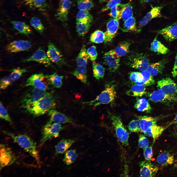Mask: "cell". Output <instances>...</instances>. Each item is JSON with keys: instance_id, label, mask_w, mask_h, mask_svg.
<instances>
[{"instance_id": "33", "label": "cell", "mask_w": 177, "mask_h": 177, "mask_svg": "<svg viewBox=\"0 0 177 177\" xmlns=\"http://www.w3.org/2000/svg\"><path fill=\"white\" fill-rule=\"evenodd\" d=\"M89 59L85 46L83 45L81 47L76 58L77 66L86 67Z\"/></svg>"}, {"instance_id": "46", "label": "cell", "mask_w": 177, "mask_h": 177, "mask_svg": "<svg viewBox=\"0 0 177 177\" xmlns=\"http://www.w3.org/2000/svg\"><path fill=\"white\" fill-rule=\"evenodd\" d=\"M9 76L13 82L19 79L23 74L27 71L26 69L15 68L11 70Z\"/></svg>"}, {"instance_id": "32", "label": "cell", "mask_w": 177, "mask_h": 177, "mask_svg": "<svg viewBox=\"0 0 177 177\" xmlns=\"http://www.w3.org/2000/svg\"><path fill=\"white\" fill-rule=\"evenodd\" d=\"M151 51L158 54H165L169 51L168 49L157 39L156 37L151 43Z\"/></svg>"}, {"instance_id": "60", "label": "cell", "mask_w": 177, "mask_h": 177, "mask_svg": "<svg viewBox=\"0 0 177 177\" xmlns=\"http://www.w3.org/2000/svg\"><path fill=\"white\" fill-rule=\"evenodd\" d=\"M107 0H99V1L100 3H102Z\"/></svg>"}, {"instance_id": "26", "label": "cell", "mask_w": 177, "mask_h": 177, "mask_svg": "<svg viewBox=\"0 0 177 177\" xmlns=\"http://www.w3.org/2000/svg\"><path fill=\"white\" fill-rule=\"evenodd\" d=\"M75 141L73 139H63L61 140L55 147V155L62 154L65 152Z\"/></svg>"}, {"instance_id": "49", "label": "cell", "mask_w": 177, "mask_h": 177, "mask_svg": "<svg viewBox=\"0 0 177 177\" xmlns=\"http://www.w3.org/2000/svg\"><path fill=\"white\" fill-rule=\"evenodd\" d=\"M0 117L1 118L5 120L10 123H12V120L7 110L1 102L0 103Z\"/></svg>"}, {"instance_id": "36", "label": "cell", "mask_w": 177, "mask_h": 177, "mask_svg": "<svg viewBox=\"0 0 177 177\" xmlns=\"http://www.w3.org/2000/svg\"><path fill=\"white\" fill-rule=\"evenodd\" d=\"M73 74L83 83L86 84L87 83V70L86 67L77 66L73 72Z\"/></svg>"}, {"instance_id": "18", "label": "cell", "mask_w": 177, "mask_h": 177, "mask_svg": "<svg viewBox=\"0 0 177 177\" xmlns=\"http://www.w3.org/2000/svg\"><path fill=\"white\" fill-rule=\"evenodd\" d=\"M119 26L118 20L117 19H112L107 22V30L104 32L105 43H110L112 41L117 32Z\"/></svg>"}, {"instance_id": "31", "label": "cell", "mask_w": 177, "mask_h": 177, "mask_svg": "<svg viewBox=\"0 0 177 177\" xmlns=\"http://www.w3.org/2000/svg\"><path fill=\"white\" fill-rule=\"evenodd\" d=\"M134 106L138 111L140 112L149 113L152 110L151 107L148 101L146 99L144 98L138 99Z\"/></svg>"}, {"instance_id": "34", "label": "cell", "mask_w": 177, "mask_h": 177, "mask_svg": "<svg viewBox=\"0 0 177 177\" xmlns=\"http://www.w3.org/2000/svg\"><path fill=\"white\" fill-rule=\"evenodd\" d=\"M46 79L49 84L56 88H59L62 86L63 76L54 73L50 75H46Z\"/></svg>"}, {"instance_id": "20", "label": "cell", "mask_w": 177, "mask_h": 177, "mask_svg": "<svg viewBox=\"0 0 177 177\" xmlns=\"http://www.w3.org/2000/svg\"><path fill=\"white\" fill-rule=\"evenodd\" d=\"M48 114L50 117L49 120L48 122L50 123H56L60 124L72 122L71 118L53 109L50 110L48 112Z\"/></svg>"}, {"instance_id": "56", "label": "cell", "mask_w": 177, "mask_h": 177, "mask_svg": "<svg viewBox=\"0 0 177 177\" xmlns=\"http://www.w3.org/2000/svg\"><path fill=\"white\" fill-rule=\"evenodd\" d=\"M173 77H175L177 76V53L175 57V60L172 72Z\"/></svg>"}, {"instance_id": "52", "label": "cell", "mask_w": 177, "mask_h": 177, "mask_svg": "<svg viewBox=\"0 0 177 177\" xmlns=\"http://www.w3.org/2000/svg\"><path fill=\"white\" fill-rule=\"evenodd\" d=\"M138 144L139 146L143 149L149 146L148 139L143 134H141L139 135Z\"/></svg>"}, {"instance_id": "62", "label": "cell", "mask_w": 177, "mask_h": 177, "mask_svg": "<svg viewBox=\"0 0 177 177\" xmlns=\"http://www.w3.org/2000/svg\"><path fill=\"white\" fill-rule=\"evenodd\" d=\"M172 25H177V21L175 22L174 23H173Z\"/></svg>"}, {"instance_id": "61", "label": "cell", "mask_w": 177, "mask_h": 177, "mask_svg": "<svg viewBox=\"0 0 177 177\" xmlns=\"http://www.w3.org/2000/svg\"><path fill=\"white\" fill-rule=\"evenodd\" d=\"M60 3L63 2H64L65 1H67L68 0H59Z\"/></svg>"}, {"instance_id": "27", "label": "cell", "mask_w": 177, "mask_h": 177, "mask_svg": "<svg viewBox=\"0 0 177 177\" xmlns=\"http://www.w3.org/2000/svg\"><path fill=\"white\" fill-rule=\"evenodd\" d=\"M11 23L13 28L20 34L28 35L32 32L29 26L24 22L20 21L12 20Z\"/></svg>"}, {"instance_id": "43", "label": "cell", "mask_w": 177, "mask_h": 177, "mask_svg": "<svg viewBox=\"0 0 177 177\" xmlns=\"http://www.w3.org/2000/svg\"><path fill=\"white\" fill-rule=\"evenodd\" d=\"M141 73L143 76V80L141 82L135 83V84L147 86H151L154 84L155 81L153 76L147 70L142 71Z\"/></svg>"}, {"instance_id": "6", "label": "cell", "mask_w": 177, "mask_h": 177, "mask_svg": "<svg viewBox=\"0 0 177 177\" xmlns=\"http://www.w3.org/2000/svg\"><path fill=\"white\" fill-rule=\"evenodd\" d=\"M111 119L118 140L123 145L127 146L129 134L124 127L120 118L119 116L114 115L112 117Z\"/></svg>"}, {"instance_id": "21", "label": "cell", "mask_w": 177, "mask_h": 177, "mask_svg": "<svg viewBox=\"0 0 177 177\" xmlns=\"http://www.w3.org/2000/svg\"><path fill=\"white\" fill-rule=\"evenodd\" d=\"M71 4V2L69 0L60 3L56 14L58 20L63 22L67 20Z\"/></svg>"}, {"instance_id": "54", "label": "cell", "mask_w": 177, "mask_h": 177, "mask_svg": "<svg viewBox=\"0 0 177 177\" xmlns=\"http://www.w3.org/2000/svg\"><path fill=\"white\" fill-rule=\"evenodd\" d=\"M144 155L146 160L151 161L153 156L152 146L143 149Z\"/></svg>"}, {"instance_id": "45", "label": "cell", "mask_w": 177, "mask_h": 177, "mask_svg": "<svg viewBox=\"0 0 177 177\" xmlns=\"http://www.w3.org/2000/svg\"><path fill=\"white\" fill-rule=\"evenodd\" d=\"M77 7L79 10H88L92 8L94 4L92 0H76Z\"/></svg>"}, {"instance_id": "51", "label": "cell", "mask_w": 177, "mask_h": 177, "mask_svg": "<svg viewBox=\"0 0 177 177\" xmlns=\"http://www.w3.org/2000/svg\"><path fill=\"white\" fill-rule=\"evenodd\" d=\"M87 52L89 59L93 62L95 61L97 56L96 46L93 45L90 47L88 49Z\"/></svg>"}, {"instance_id": "44", "label": "cell", "mask_w": 177, "mask_h": 177, "mask_svg": "<svg viewBox=\"0 0 177 177\" xmlns=\"http://www.w3.org/2000/svg\"><path fill=\"white\" fill-rule=\"evenodd\" d=\"M30 23L35 29L40 33H42L44 30V27L41 20L38 17L34 16L31 19Z\"/></svg>"}, {"instance_id": "50", "label": "cell", "mask_w": 177, "mask_h": 177, "mask_svg": "<svg viewBox=\"0 0 177 177\" xmlns=\"http://www.w3.org/2000/svg\"><path fill=\"white\" fill-rule=\"evenodd\" d=\"M130 75V80L135 83L141 82L143 80V76L141 72H132Z\"/></svg>"}, {"instance_id": "47", "label": "cell", "mask_w": 177, "mask_h": 177, "mask_svg": "<svg viewBox=\"0 0 177 177\" xmlns=\"http://www.w3.org/2000/svg\"><path fill=\"white\" fill-rule=\"evenodd\" d=\"M128 129L132 132H141L139 121L138 119H134L130 121L128 125Z\"/></svg>"}, {"instance_id": "11", "label": "cell", "mask_w": 177, "mask_h": 177, "mask_svg": "<svg viewBox=\"0 0 177 177\" xmlns=\"http://www.w3.org/2000/svg\"><path fill=\"white\" fill-rule=\"evenodd\" d=\"M103 59L105 63L108 67L110 72H114L118 68L120 64V57L114 49L105 53Z\"/></svg>"}, {"instance_id": "57", "label": "cell", "mask_w": 177, "mask_h": 177, "mask_svg": "<svg viewBox=\"0 0 177 177\" xmlns=\"http://www.w3.org/2000/svg\"><path fill=\"white\" fill-rule=\"evenodd\" d=\"M177 124V113L174 119L169 123L165 127L166 129L171 125L175 124Z\"/></svg>"}, {"instance_id": "10", "label": "cell", "mask_w": 177, "mask_h": 177, "mask_svg": "<svg viewBox=\"0 0 177 177\" xmlns=\"http://www.w3.org/2000/svg\"><path fill=\"white\" fill-rule=\"evenodd\" d=\"M157 87L165 94L176 96L177 94V84L171 78L167 77L159 81Z\"/></svg>"}, {"instance_id": "22", "label": "cell", "mask_w": 177, "mask_h": 177, "mask_svg": "<svg viewBox=\"0 0 177 177\" xmlns=\"http://www.w3.org/2000/svg\"><path fill=\"white\" fill-rule=\"evenodd\" d=\"M157 32L167 41H173L177 39V25H172L159 30Z\"/></svg>"}, {"instance_id": "4", "label": "cell", "mask_w": 177, "mask_h": 177, "mask_svg": "<svg viewBox=\"0 0 177 177\" xmlns=\"http://www.w3.org/2000/svg\"><path fill=\"white\" fill-rule=\"evenodd\" d=\"M64 128L60 124L48 122L42 129V138L39 143V146L41 147L48 140L53 137L59 136L60 132Z\"/></svg>"}, {"instance_id": "9", "label": "cell", "mask_w": 177, "mask_h": 177, "mask_svg": "<svg viewBox=\"0 0 177 177\" xmlns=\"http://www.w3.org/2000/svg\"><path fill=\"white\" fill-rule=\"evenodd\" d=\"M46 76L42 73L32 74L26 81L25 86H31L34 88L42 90H47L48 85L45 82Z\"/></svg>"}, {"instance_id": "37", "label": "cell", "mask_w": 177, "mask_h": 177, "mask_svg": "<svg viewBox=\"0 0 177 177\" xmlns=\"http://www.w3.org/2000/svg\"><path fill=\"white\" fill-rule=\"evenodd\" d=\"M93 17L88 10H80L76 16V22H92Z\"/></svg>"}, {"instance_id": "53", "label": "cell", "mask_w": 177, "mask_h": 177, "mask_svg": "<svg viewBox=\"0 0 177 177\" xmlns=\"http://www.w3.org/2000/svg\"><path fill=\"white\" fill-rule=\"evenodd\" d=\"M13 81L9 76H5L0 80V88L1 89H6L12 84Z\"/></svg>"}, {"instance_id": "30", "label": "cell", "mask_w": 177, "mask_h": 177, "mask_svg": "<svg viewBox=\"0 0 177 177\" xmlns=\"http://www.w3.org/2000/svg\"><path fill=\"white\" fill-rule=\"evenodd\" d=\"M146 89L144 85L135 84L127 91L126 94L130 96L141 97L146 93Z\"/></svg>"}, {"instance_id": "23", "label": "cell", "mask_w": 177, "mask_h": 177, "mask_svg": "<svg viewBox=\"0 0 177 177\" xmlns=\"http://www.w3.org/2000/svg\"><path fill=\"white\" fill-rule=\"evenodd\" d=\"M166 63V60L163 59L157 62L150 64L147 70L152 76H155L162 73Z\"/></svg>"}, {"instance_id": "55", "label": "cell", "mask_w": 177, "mask_h": 177, "mask_svg": "<svg viewBox=\"0 0 177 177\" xmlns=\"http://www.w3.org/2000/svg\"><path fill=\"white\" fill-rule=\"evenodd\" d=\"M122 0H109L106 4L102 10V12L106 11L110 9L113 6L119 4Z\"/></svg>"}, {"instance_id": "25", "label": "cell", "mask_w": 177, "mask_h": 177, "mask_svg": "<svg viewBox=\"0 0 177 177\" xmlns=\"http://www.w3.org/2000/svg\"><path fill=\"white\" fill-rule=\"evenodd\" d=\"M158 163L161 166H165L171 165L174 162V156L170 153L163 151L161 152L156 159Z\"/></svg>"}, {"instance_id": "35", "label": "cell", "mask_w": 177, "mask_h": 177, "mask_svg": "<svg viewBox=\"0 0 177 177\" xmlns=\"http://www.w3.org/2000/svg\"><path fill=\"white\" fill-rule=\"evenodd\" d=\"M130 44L129 42H122L119 43L114 50L120 57L124 56L129 52Z\"/></svg>"}, {"instance_id": "28", "label": "cell", "mask_w": 177, "mask_h": 177, "mask_svg": "<svg viewBox=\"0 0 177 177\" xmlns=\"http://www.w3.org/2000/svg\"><path fill=\"white\" fill-rule=\"evenodd\" d=\"M120 6L121 17L123 21H125L133 16V7L130 2L125 4H120Z\"/></svg>"}, {"instance_id": "1", "label": "cell", "mask_w": 177, "mask_h": 177, "mask_svg": "<svg viewBox=\"0 0 177 177\" xmlns=\"http://www.w3.org/2000/svg\"><path fill=\"white\" fill-rule=\"evenodd\" d=\"M3 132L10 137L14 143L29 153L37 163H39V155L37 149L36 143L30 136L25 134H15L6 131Z\"/></svg>"}, {"instance_id": "13", "label": "cell", "mask_w": 177, "mask_h": 177, "mask_svg": "<svg viewBox=\"0 0 177 177\" xmlns=\"http://www.w3.org/2000/svg\"><path fill=\"white\" fill-rule=\"evenodd\" d=\"M162 8V7L161 6H156L153 7L140 20L137 31V32H140L142 28L152 19L162 17L161 12Z\"/></svg>"}, {"instance_id": "41", "label": "cell", "mask_w": 177, "mask_h": 177, "mask_svg": "<svg viewBox=\"0 0 177 177\" xmlns=\"http://www.w3.org/2000/svg\"><path fill=\"white\" fill-rule=\"evenodd\" d=\"M93 76L96 79H102L104 76L105 69L101 65L94 62L92 64Z\"/></svg>"}, {"instance_id": "17", "label": "cell", "mask_w": 177, "mask_h": 177, "mask_svg": "<svg viewBox=\"0 0 177 177\" xmlns=\"http://www.w3.org/2000/svg\"><path fill=\"white\" fill-rule=\"evenodd\" d=\"M31 46V43L28 41L15 40L8 44L6 46V49L9 52L15 53L29 49Z\"/></svg>"}, {"instance_id": "59", "label": "cell", "mask_w": 177, "mask_h": 177, "mask_svg": "<svg viewBox=\"0 0 177 177\" xmlns=\"http://www.w3.org/2000/svg\"><path fill=\"white\" fill-rule=\"evenodd\" d=\"M172 134L175 136L177 137V127H176L172 132Z\"/></svg>"}, {"instance_id": "5", "label": "cell", "mask_w": 177, "mask_h": 177, "mask_svg": "<svg viewBox=\"0 0 177 177\" xmlns=\"http://www.w3.org/2000/svg\"><path fill=\"white\" fill-rule=\"evenodd\" d=\"M49 92L33 88L29 90L22 98V106L27 110L47 95Z\"/></svg>"}, {"instance_id": "15", "label": "cell", "mask_w": 177, "mask_h": 177, "mask_svg": "<svg viewBox=\"0 0 177 177\" xmlns=\"http://www.w3.org/2000/svg\"><path fill=\"white\" fill-rule=\"evenodd\" d=\"M140 177H154L157 173L158 168L152 164L151 161L146 160L140 162Z\"/></svg>"}, {"instance_id": "14", "label": "cell", "mask_w": 177, "mask_h": 177, "mask_svg": "<svg viewBox=\"0 0 177 177\" xmlns=\"http://www.w3.org/2000/svg\"><path fill=\"white\" fill-rule=\"evenodd\" d=\"M24 62L34 61L44 65L45 66L51 64V61L47 54L42 47L39 48L31 56L23 60Z\"/></svg>"}, {"instance_id": "39", "label": "cell", "mask_w": 177, "mask_h": 177, "mask_svg": "<svg viewBox=\"0 0 177 177\" xmlns=\"http://www.w3.org/2000/svg\"><path fill=\"white\" fill-rule=\"evenodd\" d=\"M92 22H76V29L79 36H84L88 32Z\"/></svg>"}, {"instance_id": "7", "label": "cell", "mask_w": 177, "mask_h": 177, "mask_svg": "<svg viewBox=\"0 0 177 177\" xmlns=\"http://www.w3.org/2000/svg\"><path fill=\"white\" fill-rule=\"evenodd\" d=\"M0 170L3 168L10 165L15 161V156L11 149L3 144L0 145Z\"/></svg>"}, {"instance_id": "8", "label": "cell", "mask_w": 177, "mask_h": 177, "mask_svg": "<svg viewBox=\"0 0 177 177\" xmlns=\"http://www.w3.org/2000/svg\"><path fill=\"white\" fill-rule=\"evenodd\" d=\"M131 67L142 71L147 70L149 60L146 54H137L130 57L128 62Z\"/></svg>"}, {"instance_id": "40", "label": "cell", "mask_w": 177, "mask_h": 177, "mask_svg": "<svg viewBox=\"0 0 177 177\" xmlns=\"http://www.w3.org/2000/svg\"><path fill=\"white\" fill-rule=\"evenodd\" d=\"M78 156L76 150L71 149L66 152L63 161L67 165H69L73 163Z\"/></svg>"}, {"instance_id": "19", "label": "cell", "mask_w": 177, "mask_h": 177, "mask_svg": "<svg viewBox=\"0 0 177 177\" xmlns=\"http://www.w3.org/2000/svg\"><path fill=\"white\" fill-rule=\"evenodd\" d=\"M165 117L163 116L155 117L147 116H139L141 132L144 133L150 127L156 124L158 121Z\"/></svg>"}, {"instance_id": "16", "label": "cell", "mask_w": 177, "mask_h": 177, "mask_svg": "<svg viewBox=\"0 0 177 177\" xmlns=\"http://www.w3.org/2000/svg\"><path fill=\"white\" fill-rule=\"evenodd\" d=\"M150 100L154 102L169 103L177 101V97L167 95L160 89L154 91L149 96Z\"/></svg>"}, {"instance_id": "42", "label": "cell", "mask_w": 177, "mask_h": 177, "mask_svg": "<svg viewBox=\"0 0 177 177\" xmlns=\"http://www.w3.org/2000/svg\"><path fill=\"white\" fill-rule=\"evenodd\" d=\"M105 39L104 33L100 30L95 31L91 35L89 41L96 44H99L104 42Z\"/></svg>"}, {"instance_id": "24", "label": "cell", "mask_w": 177, "mask_h": 177, "mask_svg": "<svg viewBox=\"0 0 177 177\" xmlns=\"http://www.w3.org/2000/svg\"><path fill=\"white\" fill-rule=\"evenodd\" d=\"M166 129L165 127L156 124L150 127L143 133L145 135L153 138V144Z\"/></svg>"}, {"instance_id": "12", "label": "cell", "mask_w": 177, "mask_h": 177, "mask_svg": "<svg viewBox=\"0 0 177 177\" xmlns=\"http://www.w3.org/2000/svg\"><path fill=\"white\" fill-rule=\"evenodd\" d=\"M47 54L51 61L57 65L60 66L65 64L62 53L51 42L48 43Z\"/></svg>"}, {"instance_id": "63", "label": "cell", "mask_w": 177, "mask_h": 177, "mask_svg": "<svg viewBox=\"0 0 177 177\" xmlns=\"http://www.w3.org/2000/svg\"><path fill=\"white\" fill-rule=\"evenodd\" d=\"M175 168H176V169L177 170V163H176L175 165Z\"/></svg>"}, {"instance_id": "48", "label": "cell", "mask_w": 177, "mask_h": 177, "mask_svg": "<svg viewBox=\"0 0 177 177\" xmlns=\"http://www.w3.org/2000/svg\"><path fill=\"white\" fill-rule=\"evenodd\" d=\"M120 4H117L111 7L108 14L110 16L118 20L121 18L120 10L118 7Z\"/></svg>"}, {"instance_id": "3", "label": "cell", "mask_w": 177, "mask_h": 177, "mask_svg": "<svg viewBox=\"0 0 177 177\" xmlns=\"http://www.w3.org/2000/svg\"><path fill=\"white\" fill-rule=\"evenodd\" d=\"M116 95V92L113 86L107 87L94 100L83 103L95 107L101 104L111 103L114 99Z\"/></svg>"}, {"instance_id": "58", "label": "cell", "mask_w": 177, "mask_h": 177, "mask_svg": "<svg viewBox=\"0 0 177 177\" xmlns=\"http://www.w3.org/2000/svg\"><path fill=\"white\" fill-rule=\"evenodd\" d=\"M139 0L141 3L142 4H144L151 2L153 1L154 0Z\"/></svg>"}, {"instance_id": "38", "label": "cell", "mask_w": 177, "mask_h": 177, "mask_svg": "<svg viewBox=\"0 0 177 177\" xmlns=\"http://www.w3.org/2000/svg\"><path fill=\"white\" fill-rule=\"evenodd\" d=\"M136 20L132 16L124 21L121 30L124 32L137 31Z\"/></svg>"}, {"instance_id": "2", "label": "cell", "mask_w": 177, "mask_h": 177, "mask_svg": "<svg viewBox=\"0 0 177 177\" xmlns=\"http://www.w3.org/2000/svg\"><path fill=\"white\" fill-rule=\"evenodd\" d=\"M56 105L55 97L51 92L34 104L27 110L35 116H38L48 112Z\"/></svg>"}, {"instance_id": "29", "label": "cell", "mask_w": 177, "mask_h": 177, "mask_svg": "<svg viewBox=\"0 0 177 177\" xmlns=\"http://www.w3.org/2000/svg\"><path fill=\"white\" fill-rule=\"evenodd\" d=\"M25 4L30 8L37 9L40 11L45 10L47 6L46 0H23Z\"/></svg>"}]
</instances>
